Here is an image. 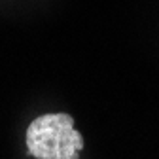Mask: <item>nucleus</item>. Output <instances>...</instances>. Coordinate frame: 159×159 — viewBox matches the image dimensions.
Masks as SVG:
<instances>
[{
	"label": "nucleus",
	"mask_w": 159,
	"mask_h": 159,
	"mask_svg": "<svg viewBox=\"0 0 159 159\" xmlns=\"http://www.w3.org/2000/svg\"><path fill=\"white\" fill-rule=\"evenodd\" d=\"M27 153L34 159H80L84 136L74 127V117L65 112L34 117L25 133Z\"/></svg>",
	"instance_id": "nucleus-1"
}]
</instances>
